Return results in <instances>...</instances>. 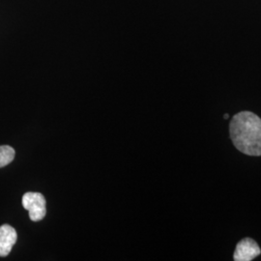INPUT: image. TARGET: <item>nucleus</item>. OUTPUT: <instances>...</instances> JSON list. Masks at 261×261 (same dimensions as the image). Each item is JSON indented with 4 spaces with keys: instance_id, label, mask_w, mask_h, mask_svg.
Here are the masks:
<instances>
[{
    "instance_id": "obj_4",
    "label": "nucleus",
    "mask_w": 261,
    "mask_h": 261,
    "mask_svg": "<svg viewBox=\"0 0 261 261\" xmlns=\"http://www.w3.org/2000/svg\"><path fill=\"white\" fill-rule=\"evenodd\" d=\"M18 234L14 227L8 224L0 226V256L5 257L9 254L17 242Z\"/></svg>"
},
{
    "instance_id": "obj_1",
    "label": "nucleus",
    "mask_w": 261,
    "mask_h": 261,
    "mask_svg": "<svg viewBox=\"0 0 261 261\" xmlns=\"http://www.w3.org/2000/svg\"><path fill=\"white\" fill-rule=\"evenodd\" d=\"M234 146L246 155L261 156V118L251 112L235 114L229 125Z\"/></svg>"
},
{
    "instance_id": "obj_3",
    "label": "nucleus",
    "mask_w": 261,
    "mask_h": 261,
    "mask_svg": "<svg viewBox=\"0 0 261 261\" xmlns=\"http://www.w3.org/2000/svg\"><path fill=\"white\" fill-rule=\"evenodd\" d=\"M261 250L257 243L251 238H245L236 245L234 260L251 261L260 255Z\"/></svg>"
},
{
    "instance_id": "obj_2",
    "label": "nucleus",
    "mask_w": 261,
    "mask_h": 261,
    "mask_svg": "<svg viewBox=\"0 0 261 261\" xmlns=\"http://www.w3.org/2000/svg\"><path fill=\"white\" fill-rule=\"evenodd\" d=\"M22 206L29 213V218L33 222H39L47 214L46 199L40 193L29 192L22 196Z\"/></svg>"
},
{
    "instance_id": "obj_5",
    "label": "nucleus",
    "mask_w": 261,
    "mask_h": 261,
    "mask_svg": "<svg viewBox=\"0 0 261 261\" xmlns=\"http://www.w3.org/2000/svg\"><path fill=\"white\" fill-rule=\"evenodd\" d=\"M16 152L9 145L0 146V168L8 166L15 158Z\"/></svg>"
},
{
    "instance_id": "obj_6",
    "label": "nucleus",
    "mask_w": 261,
    "mask_h": 261,
    "mask_svg": "<svg viewBox=\"0 0 261 261\" xmlns=\"http://www.w3.org/2000/svg\"><path fill=\"white\" fill-rule=\"evenodd\" d=\"M224 119H228V114H224Z\"/></svg>"
}]
</instances>
